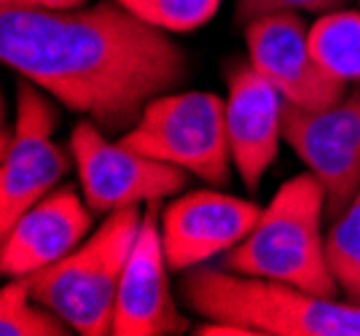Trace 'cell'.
Instances as JSON below:
<instances>
[{
	"mask_svg": "<svg viewBox=\"0 0 360 336\" xmlns=\"http://www.w3.org/2000/svg\"><path fill=\"white\" fill-rule=\"evenodd\" d=\"M0 57L103 132H129L188 76L183 49L116 0L70 11L3 6Z\"/></svg>",
	"mask_w": 360,
	"mask_h": 336,
	"instance_id": "cell-1",
	"label": "cell"
},
{
	"mask_svg": "<svg viewBox=\"0 0 360 336\" xmlns=\"http://www.w3.org/2000/svg\"><path fill=\"white\" fill-rule=\"evenodd\" d=\"M180 299L205 321L242 325L253 336H360V304L224 266H194Z\"/></svg>",
	"mask_w": 360,
	"mask_h": 336,
	"instance_id": "cell-2",
	"label": "cell"
},
{
	"mask_svg": "<svg viewBox=\"0 0 360 336\" xmlns=\"http://www.w3.org/2000/svg\"><path fill=\"white\" fill-rule=\"evenodd\" d=\"M326 202V188L312 172L293 175L277 188L269 207L261 210L250 234L226 250L221 266L237 275L277 280L309 293L336 296L339 283L330 272L320 226Z\"/></svg>",
	"mask_w": 360,
	"mask_h": 336,
	"instance_id": "cell-3",
	"label": "cell"
},
{
	"mask_svg": "<svg viewBox=\"0 0 360 336\" xmlns=\"http://www.w3.org/2000/svg\"><path fill=\"white\" fill-rule=\"evenodd\" d=\"M143 224L140 205L105 215L89 240L51 266L27 275L32 296L81 336H108L121 277Z\"/></svg>",
	"mask_w": 360,
	"mask_h": 336,
	"instance_id": "cell-4",
	"label": "cell"
},
{
	"mask_svg": "<svg viewBox=\"0 0 360 336\" xmlns=\"http://www.w3.org/2000/svg\"><path fill=\"white\" fill-rule=\"evenodd\" d=\"M121 143L212 186L229 181L231 148L226 135V100L212 92L162 94L150 100Z\"/></svg>",
	"mask_w": 360,
	"mask_h": 336,
	"instance_id": "cell-5",
	"label": "cell"
},
{
	"mask_svg": "<svg viewBox=\"0 0 360 336\" xmlns=\"http://www.w3.org/2000/svg\"><path fill=\"white\" fill-rule=\"evenodd\" d=\"M41 92L32 81L19 78L14 132H3L0 151V237L68 175L73 162V153L51 140L60 113Z\"/></svg>",
	"mask_w": 360,
	"mask_h": 336,
	"instance_id": "cell-6",
	"label": "cell"
},
{
	"mask_svg": "<svg viewBox=\"0 0 360 336\" xmlns=\"http://www.w3.org/2000/svg\"><path fill=\"white\" fill-rule=\"evenodd\" d=\"M70 153L84 199L97 215L175 197L188 183V172L143 156L124 143H110L91 119L75 124Z\"/></svg>",
	"mask_w": 360,
	"mask_h": 336,
	"instance_id": "cell-7",
	"label": "cell"
},
{
	"mask_svg": "<svg viewBox=\"0 0 360 336\" xmlns=\"http://www.w3.org/2000/svg\"><path fill=\"white\" fill-rule=\"evenodd\" d=\"M283 140L326 188V210L339 218L360 188V81L326 110L283 105Z\"/></svg>",
	"mask_w": 360,
	"mask_h": 336,
	"instance_id": "cell-8",
	"label": "cell"
},
{
	"mask_svg": "<svg viewBox=\"0 0 360 336\" xmlns=\"http://www.w3.org/2000/svg\"><path fill=\"white\" fill-rule=\"evenodd\" d=\"M250 62L277 92L304 110H326L345 100L347 81L328 73L309 46V27L299 14L258 16L245 25Z\"/></svg>",
	"mask_w": 360,
	"mask_h": 336,
	"instance_id": "cell-9",
	"label": "cell"
},
{
	"mask_svg": "<svg viewBox=\"0 0 360 336\" xmlns=\"http://www.w3.org/2000/svg\"><path fill=\"white\" fill-rule=\"evenodd\" d=\"M258 218L261 207L250 199L210 188L183 194L165 207L159 224L167 266L186 272L221 256L250 234Z\"/></svg>",
	"mask_w": 360,
	"mask_h": 336,
	"instance_id": "cell-10",
	"label": "cell"
},
{
	"mask_svg": "<svg viewBox=\"0 0 360 336\" xmlns=\"http://www.w3.org/2000/svg\"><path fill=\"white\" fill-rule=\"evenodd\" d=\"M226 84V135L231 164L240 172L245 188L255 194L280 153L285 97L253 62H237L229 70Z\"/></svg>",
	"mask_w": 360,
	"mask_h": 336,
	"instance_id": "cell-11",
	"label": "cell"
},
{
	"mask_svg": "<svg viewBox=\"0 0 360 336\" xmlns=\"http://www.w3.org/2000/svg\"><path fill=\"white\" fill-rule=\"evenodd\" d=\"M188 331V321L178 312L167 280L162 226L156 210L143 215L135 247L121 277L113 336H172Z\"/></svg>",
	"mask_w": 360,
	"mask_h": 336,
	"instance_id": "cell-12",
	"label": "cell"
},
{
	"mask_svg": "<svg viewBox=\"0 0 360 336\" xmlns=\"http://www.w3.org/2000/svg\"><path fill=\"white\" fill-rule=\"evenodd\" d=\"M84 202L73 188H57L38 199L0 237V272L11 280L27 277L73 253L91 226V207Z\"/></svg>",
	"mask_w": 360,
	"mask_h": 336,
	"instance_id": "cell-13",
	"label": "cell"
},
{
	"mask_svg": "<svg viewBox=\"0 0 360 336\" xmlns=\"http://www.w3.org/2000/svg\"><path fill=\"white\" fill-rule=\"evenodd\" d=\"M317 62L342 81H360V11H328L309 27Z\"/></svg>",
	"mask_w": 360,
	"mask_h": 336,
	"instance_id": "cell-14",
	"label": "cell"
},
{
	"mask_svg": "<svg viewBox=\"0 0 360 336\" xmlns=\"http://www.w3.org/2000/svg\"><path fill=\"white\" fill-rule=\"evenodd\" d=\"M70 325L32 296L25 277L0 290V334L3 336H65Z\"/></svg>",
	"mask_w": 360,
	"mask_h": 336,
	"instance_id": "cell-15",
	"label": "cell"
},
{
	"mask_svg": "<svg viewBox=\"0 0 360 336\" xmlns=\"http://www.w3.org/2000/svg\"><path fill=\"white\" fill-rule=\"evenodd\" d=\"M326 253L339 290H345L349 302L360 304V188L345 207V213L333 218Z\"/></svg>",
	"mask_w": 360,
	"mask_h": 336,
	"instance_id": "cell-16",
	"label": "cell"
},
{
	"mask_svg": "<svg viewBox=\"0 0 360 336\" xmlns=\"http://www.w3.org/2000/svg\"><path fill=\"white\" fill-rule=\"evenodd\" d=\"M129 14L167 32H191L218 14L221 0H116Z\"/></svg>",
	"mask_w": 360,
	"mask_h": 336,
	"instance_id": "cell-17",
	"label": "cell"
},
{
	"mask_svg": "<svg viewBox=\"0 0 360 336\" xmlns=\"http://www.w3.org/2000/svg\"><path fill=\"white\" fill-rule=\"evenodd\" d=\"M349 0H237V19L240 25H250L258 16L269 14H296V11H312V14H328L347 8Z\"/></svg>",
	"mask_w": 360,
	"mask_h": 336,
	"instance_id": "cell-18",
	"label": "cell"
},
{
	"mask_svg": "<svg viewBox=\"0 0 360 336\" xmlns=\"http://www.w3.org/2000/svg\"><path fill=\"white\" fill-rule=\"evenodd\" d=\"M84 0H3V6H22V8H49V11H70Z\"/></svg>",
	"mask_w": 360,
	"mask_h": 336,
	"instance_id": "cell-19",
	"label": "cell"
}]
</instances>
